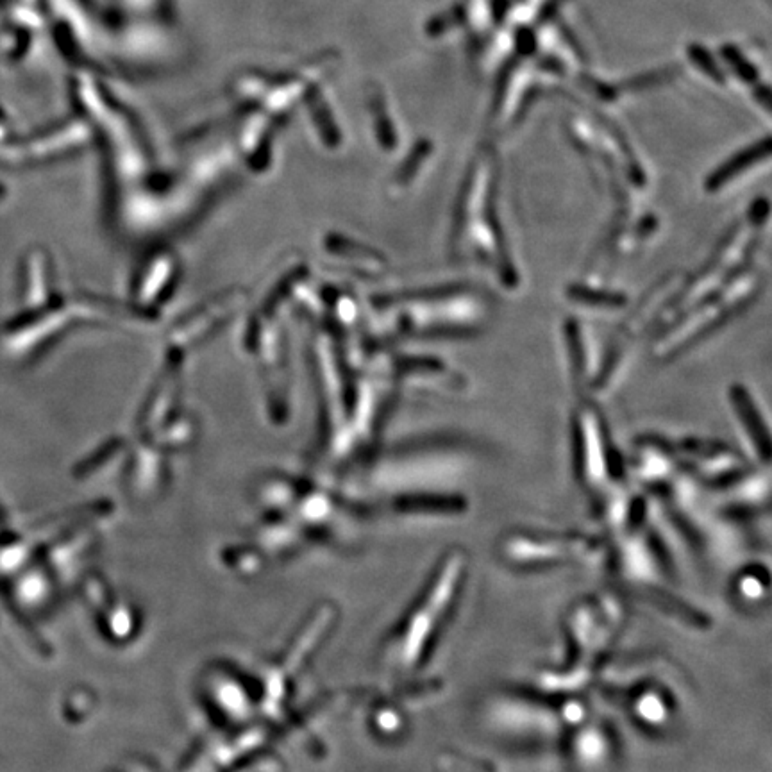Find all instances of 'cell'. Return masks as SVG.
Returning <instances> with one entry per match:
<instances>
[{"mask_svg":"<svg viewBox=\"0 0 772 772\" xmlns=\"http://www.w3.org/2000/svg\"><path fill=\"white\" fill-rule=\"evenodd\" d=\"M499 158L485 147L470 161L454 204L449 247L456 260L476 261L504 290L521 286V272L513 258L499 215Z\"/></svg>","mask_w":772,"mask_h":772,"instance_id":"cell-1","label":"cell"},{"mask_svg":"<svg viewBox=\"0 0 772 772\" xmlns=\"http://www.w3.org/2000/svg\"><path fill=\"white\" fill-rule=\"evenodd\" d=\"M764 288V272L753 265L719 292L665 320L651 336L653 360L671 363L690 353L733 320L742 317L756 303Z\"/></svg>","mask_w":772,"mask_h":772,"instance_id":"cell-2","label":"cell"},{"mask_svg":"<svg viewBox=\"0 0 772 772\" xmlns=\"http://www.w3.org/2000/svg\"><path fill=\"white\" fill-rule=\"evenodd\" d=\"M769 215L771 204L767 197H758L751 202L746 215L722 235L705 263L694 274H687L665 320L687 310L689 306L699 303L708 295L719 292L724 286L730 285L733 279L753 267Z\"/></svg>","mask_w":772,"mask_h":772,"instance_id":"cell-3","label":"cell"},{"mask_svg":"<svg viewBox=\"0 0 772 772\" xmlns=\"http://www.w3.org/2000/svg\"><path fill=\"white\" fill-rule=\"evenodd\" d=\"M685 272H669L660 277L608 338L605 349L597 358L596 376L592 381V395L605 394L626 369L631 354L644 336H653L669 313L672 301L685 281Z\"/></svg>","mask_w":772,"mask_h":772,"instance_id":"cell-4","label":"cell"},{"mask_svg":"<svg viewBox=\"0 0 772 772\" xmlns=\"http://www.w3.org/2000/svg\"><path fill=\"white\" fill-rule=\"evenodd\" d=\"M571 442L578 478L590 490H603L621 474V460L601 408L579 397L571 417Z\"/></svg>","mask_w":772,"mask_h":772,"instance_id":"cell-5","label":"cell"},{"mask_svg":"<svg viewBox=\"0 0 772 772\" xmlns=\"http://www.w3.org/2000/svg\"><path fill=\"white\" fill-rule=\"evenodd\" d=\"M678 462L701 478L737 483L747 476V463L739 451L710 438H683L672 442Z\"/></svg>","mask_w":772,"mask_h":772,"instance_id":"cell-6","label":"cell"},{"mask_svg":"<svg viewBox=\"0 0 772 772\" xmlns=\"http://www.w3.org/2000/svg\"><path fill=\"white\" fill-rule=\"evenodd\" d=\"M563 347L569 365L572 386L579 397H592V381L596 376L597 360H594V345L590 342L588 328L581 320L569 317L563 322Z\"/></svg>","mask_w":772,"mask_h":772,"instance_id":"cell-7","label":"cell"},{"mask_svg":"<svg viewBox=\"0 0 772 772\" xmlns=\"http://www.w3.org/2000/svg\"><path fill=\"white\" fill-rule=\"evenodd\" d=\"M728 399H730L731 410L739 420L740 428L746 433L749 445L753 447L760 462L767 465L771 456V431L755 397L746 385L735 383L728 390Z\"/></svg>","mask_w":772,"mask_h":772,"instance_id":"cell-8","label":"cell"},{"mask_svg":"<svg viewBox=\"0 0 772 772\" xmlns=\"http://www.w3.org/2000/svg\"><path fill=\"white\" fill-rule=\"evenodd\" d=\"M771 158V138L765 136L758 142L751 143L746 149L735 152L731 158L722 161L705 177L703 188L708 195H717L731 188L733 183L749 174L753 168L767 163Z\"/></svg>","mask_w":772,"mask_h":772,"instance_id":"cell-9","label":"cell"},{"mask_svg":"<svg viewBox=\"0 0 772 772\" xmlns=\"http://www.w3.org/2000/svg\"><path fill=\"white\" fill-rule=\"evenodd\" d=\"M565 297L569 303L578 304L590 310L619 311L630 306L628 295L612 288L608 283H594L587 279H578L565 288Z\"/></svg>","mask_w":772,"mask_h":772,"instance_id":"cell-10","label":"cell"},{"mask_svg":"<svg viewBox=\"0 0 772 772\" xmlns=\"http://www.w3.org/2000/svg\"><path fill=\"white\" fill-rule=\"evenodd\" d=\"M678 72H680V67H667L647 72V74H642V76L631 77V79H626L624 83L617 86V92H642V90H649V88H655V86H660V84L669 83L674 77L678 76Z\"/></svg>","mask_w":772,"mask_h":772,"instance_id":"cell-11","label":"cell"},{"mask_svg":"<svg viewBox=\"0 0 772 772\" xmlns=\"http://www.w3.org/2000/svg\"><path fill=\"white\" fill-rule=\"evenodd\" d=\"M721 56L730 65L731 72L739 77L740 81L751 84V86H755L760 81V74H758L755 65L746 59V56L735 45H724L721 49Z\"/></svg>","mask_w":772,"mask_h":772,"instance_id":"cell-12","label":"cell"},{"mask_svg":"<svg viewBox=\"0 0 772 772\" xmlns=\"http://www.w3.org/2000/svg\"><path fill=\"white\" fill-rule=\"evenodd\" d=\"M687 52H689V59L694 63V67L699 68L708 79H712V81L719 84L726 83V74H724L721 65L715 61L712 52L705 49L703 45H699V43L689 45Z\"/></svg>","mask_w":772,"mask_h":772,"instance_id":"cell-13","label":"cell"},{"mask_svg":"<svg viewBox=\"0 0 772 772\" xmlns=\"http://www.w3.org/2000/svg\"><path fill=\"white\" fill-rule=\"evenodd\" d=\"M433 152V143L429 140H420L412 154L408 156V160L404 163L403 172L399 176V181H403L404 185H408L412 181L413 177L417 176L420 172V168L424 167V163L429 160Z\"/></svg>","mask_w":772,"mask_h":772,"instance_id":"cell-14","label":"cell"},{"mask_svg":"<svg viewBox=\"0 0 772 772\" xmlns=\"http://www.w3.org/2000/svg\"><path fill=\"white\" fill-rule=\"evenodd\" d=\"M463 20H465V8L463 6H454L453 9L445 11L442 15L429 20L428 26H426V33L429 36H440V34L451 31L453 27L460 26Z\"/></svg>","mask_w":772,"mask_h":772,"instance_id":"cell-15","label":"cell"},{"mask_svg":"<svg viewBox=\"0 0 772 772\" xmlns=\"http://www.w3.org/2000/svg\"><path fill=\"white\" fill-rule=\"evenodd\" d=\"M517 49H519L521 54H531V52L537 49L535 33L528 29V27H522L521 31L517 33Z\"/></svg>","mask_w":772,"mask_h":772,"instance_id":"cell-16","label":"cell"},{"mask_svg":"<svg viewBox=\"0 0 772 772\" xmlns=\"http://www.w3.org/2000/svg\"><path fill=\"white\" fill-rule=\"evenodd\" d=\"M755 90H753V95H755V101L764 108L765 113H769L771 111V101H772V95H771V86L769 84L765 83H758L753 86Z\"/></svg>","mask_w":772,"mask_h":772,"instance_id":"cell-17","label":"cell"},{"mask_svg":"<svg viewBox=\"0 0 772 772\" xmlns=\"http://www.w3.org/2000/svg\"><path fill=\"white\" fill-rule=\"evenodd\" d=\"M565 2L567 0H547L546 4L540 9V22H549Z\"/></svg>","mask_w":772,"mask_h":772,"instance_id":"cell-18","label":"cell"}]
</instances>
